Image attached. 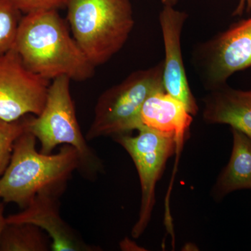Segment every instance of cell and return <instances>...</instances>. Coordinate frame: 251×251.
<instances>
[{"instance_id": "obj_1", "label": "cell", "mask_w": 251, "mask_h": 251, "mask_svg": "<svg viewBox=\"0 0 251 251\" xmlns=\"http://www.w3.org/2000/svg\"><path fill=\"white\" fill-rule=\"evenodd\" d=\"M14 49L29 70L47 80L66 76L84 81L94 74L95 67L71 35L57 10L25 15Z\"/></svg>"}, {"instance_id": "obj_2", "label": "cell", "mask_w": 251, "mask_h": 251, "mask_svg": "<svg viewBox=\"0 0 251 251\" xmlns=\"http://www.w3.org/2000/svg\"><path fill=\"white\" fill-rule=\"evenodd\" d=\"M36 138L25 131L15 142L9 166L0 177V199L25 209L42 193L61 195L73 173L80 169L76 149L63 145L59 152L44 153L36 148Z\"/></svg>"}, {"instance_id": "obj_3", "label": "cell", "mask_w": 251, "mask_h": 251, "mask_svg": "<svg viewBox=\"0 0 251 251\" xmlns=\"http://www.w3.org/2000/svg\"><path fill=\"white\" fill-rule=\"evenodd\" d=\"M66 7L73 36L95 67L121 50L134 27L130 0H67Z\"/></svg>"}, {"instance_id": "obj_4", "label": "cell", "mask_w": 251, "mask_h": 251, "mask_svg": "<svg viewBox=\"0 0 251 251\" xmlns=\"http://www.w3.org/2000/svg\"><path fill=\"white\" fill-rule=\"evenodd\" d=\"M163 69V59L153 67L131 73L120 83L105 91L97 100L86 139L114 138L139 130L140 111L145 100L151 94L165 91Z\"/></svg>"}, {"instance_id": "obj_5", "label": "cell", "mask_w": 251, "mask_h": 251, "mask_svg": "<svg viewBox=\"0 0 251 251\" xmlns=\"http://www.w3.org/2000/svg\"><path fill=\"white\" fill-rule=\"evenodd\" d=\"M71 79L57 77L50 84L45 105L38 116H27V131L41 143V152L52 153L59 145L76 149L82 175L94 177L101 171L100 159L81 132L70 92Z\"/></svg>"}, {"instance_id": "obj_6", "label": "cell", "mask_w": 251, "mask_h": 251, "mask_svg": "<svg viewBox=\"0 0 251 251\" xmlns=\"http://www.w3.org/2000/svg\"><path fill=\"white\" fill-rule=\"evenodd\" d=\"M191 62L206 90L227 85L231 75L251 67V18L198 44Z\"/></svg>"}, {"instance_id": "obj_7", "label": "cell", "mask_w": 251, "mask_h": 251, "mask_svg": "<svg viewBox=\"0 0 251 251\" xmlns=\"http://www.w3.org/2000/svg\"><path fill=\"white\" fill-rule=\"evenodd\" d=\"M136 136L114 137L128 152L139 175L142 198L139 218L132 229V237H140L148 227L155 203V188L164 171L166 162L179 150L175 136L143 127Z\"/></svg>"}, {"instance_id": "obj_8", "label": "cell", "mask_w": 251, "mask_h": 251, "mask_svg": "<svg viewBox=\"0 0 251 251\" xmlns=\"http://www.w3.org/2000/svg\"><path fill=\"white\" fill-rule=\"evenodd\" d=\"M50 80L26 67L16 50L0 55V120L14 122L38 116L45 105Z\"/></svg>"}, {"instance_id": "obj_9", "label": "cell", "mask_w": 251, "mask_h": 251, "mask_svg": "<svg viewBox=\"0 0 251 251\" xmlns=\"http://www.w3.org/2000/svg\"><path fill=\"white\" fill-rule=\"evenodd\" d=\"M187 18L186 12L168 5H163L160 12L159 24L165 49L163 84L166 92L182 102L189 113L195 116L199 107L190 88L181 54V32Z\"/></svg>"}, {"instance_id": "obj_10", "label": "cell", "mask_w": 251, "mask_h": 251, "mask_svg": "<svg viewBox=\"0 0 251 251\" xmlns=\"http://www.w3.org/2000/svg\"><path fill=\"white\" fill-rule=\"evenodd\" d=\"M61 195L42 193L34 197L21 212L6 217L7 224H30L49 235L51 251H97L99 247L89 245L59 214Z\"/></svg>"}, {"instance_id": "obj_11", "label": "cell", "mask_w": 251, "mask_h": 251, "mask_svg": "<svg viewBox=\"0 0 251 251\" xmlns=\"http://www.w3.org/2000/svg\"><path fill=\"white\" fill-rule=\"evenodd\" d=\"M140 117L141 128L146 127L163 134L173 135L179 147L189 137L193 115L182 102L165 91L151 94L146 99Z\"/></svg>"}, {"instance_id": "obj_12", "label": "cell", "mask_w": 251, "mask_h": 251, "mask_svg": "<svg viewBox=\"0 0 251 251\" xmlns=\"http://www.w3.org/2000/svg\"><path fill=\"white\" fill-rule=\"evenodd\" d=\"M202 116L209 124H224L251 138V90H235L226 85L203 99Z\"/></svg>"}, {"instance_id": "obj_13", "label": "cell", "mask_w": 251, "mask_h": 251, "mask_svg": "<svg viewBox=\"0 0 251 251\" xmlns=\"http://www.w3.org/2000/svg\"><path fill=\"white\" fill-rule=\"evenodd\" d=\"M233 148L228 164L224 168L214 188L218 198L234 191L251 189V138L231 128Z\"/></svg>"}, {"instance_id": "obj_14", "label": "cell", "mask_w": 251, "mask_h": 251, "mask_svg": "<svg viewBox=\"0 0 251 251\" xmlns=\"http://www.w3.org/2000/svg\"><path fill=\"white\" fill-rule=\"evenodd\" d=\"M0 251H51V240L44 231L34 225L7 224L0 242Z\"/></svg>"}, {"instance_id": "obj_15", "label": "cell", "mask_w": 251, "mask_h": 251, "mask_svg": "<svg viewBox=\"0 0 251 251\" xmlns=\"http://www.w3.org/2000/svg\"><path fill=\"white\" fill-rule=\"evenodd\" d=\"M21 14L10 0H0V55L14 49Z\"/></svg>"}, {"instance_id": "obj_16", "label": "cell", "mask_w": 251, "mask_h": 251, "mask_svg": "<svg viewBox=\"0 0 251 251\" xmlns=\"http://www.w3.org/2000/svg\"><path fill=\"white\" fill-rule=\"evenodd\" d=\"M27 116L14 122L0 120V177L9 166L15 142L27 131Z\"/></svg>"}, {"instance_id": "obj_17", "label": "cell", "mask_w": 251, "mask_h": 251, "mask_svg": "<svg viewBox=\"0 0 251 251\" xmlns=\"http://www.w3.org/2000/svg\"><path fill=\"white\" fill-rule=\"evenodd\" d=\"M23 14L57 10L66 7L67 0H10Z\"/></svg>"}, {"instance_id": "obj_18", "label": "cell", "mask_w": 251, "mask_h": 251, "mask_svg": "<svg viewBox=\"0 0 251 251\" xmlns=\"http://www.w3.org/2000/svg\"><path fill=\"white\" fill-rule=\"evenodd\" d=\"M245 9H247V12H251V0H239V4L232 15L234 16H242Z\"/></svg>"}, {"instance_id": "obj_19", "label": "cell", "mask_w": 251, "mask_h": 251, "mask_svg": "<svg viewBox=\"0 0 251 251\" xmlns=\"http://www.w3.org/2000/svg\"><path fill=\"white\" fill-rule=\"evenodd\" d=\"M4 204L2 201H0V242H1V237L5 227L7 226L6 217L4 216Z\"/></svg>"}, {"instance_id": "obj_20", "label": "cell", "mask_w": 251, "mask_h": 251, "mask_svg": "<svg viewBox=\"0 0 251 251\" xmlns=\"http://www.w3.org/2000/svg\"><path fill=\"white\" fill-rule=\"evenodd\" d=\"M121 248L122 250L125 251H139L140 247H138L134 242L129 240V239H126L121 243Z\"/></svg>"}, {"instance_id": "obj_21", "label": "cell", "mask_w": 251, "mask_h": 251, "mask_svg": "<svg viewBox=\"0 0 251 251\" xmlns=\"http://www.w3.org/2000/svg\"><path fill=\"white\" fill-rule=\"evenodd\" d=\"M161 1L163 5L174 6L177 3L178 0H161Z\"/></svg>"}]
</instances>
